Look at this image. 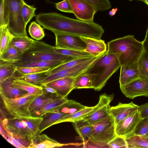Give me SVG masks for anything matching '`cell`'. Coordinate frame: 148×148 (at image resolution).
<instances>
[{"mask_svg": "<svg viewBox=\"0 0 148 148\" xmlns=\"http://www.w3.org/2000/svg\"><path fill=\"white\" fill-rule=\"evenodd\" d=\"M36 21L54 34L61 33L101 39L104 30L101 25L69 18L60 14L41 13L36 16Z\"/></svg>", "mask_w": 148, "mask_h": 148, "instance_id": "6da1fadb", "label": "cell"}, {"mask_svg": "<svg viewBox=\"0 0 148 148\" xmlns=\"http://www.w3.org/2000/svg\"><path fill=\"white\" fill-rule=\"evenodd\" d=\"M144 50L142 41L137 40L134 35H128L108 42L106 53L114 55L121 67L131 66L135 63Z\"/></svg>", "mask_w": 148, "mask_h": 148, "instance_id": "7a4b0ae2", "label": "cell"}, {"mask_svg": "<svg viewBox=\"0 0 148 148\" xmlns=\"http://www.w3.org/2000/svg\"><path fill=\"white\" fill-rule=\"evenodd\" d=\"M106 52L95 60L84 72L90 76L92 88L97 91L101 90L109 78L121 67L116 56Z\"/></svg>", "mask_w": 148, "mask_h": 148, "instance_id": "3957f363", "label": "cell"}, {"mask_svg": "<svg viewBox=\"0 0 148 148\" xmlns=\"http://www.w3.org/2000/svg\"><path fill=\"white\" fill-rule=\"evenodd\" d=\"M56 47L43 41L34 40L30 47L23 54L21 60L14 64L42 61L61 60L68 62L75 58L56 52Z\"/></svg>", "mask_w": 148, "mask_h": 148, "instance_id": "277c9868", "label": "cell"}, {"mask_svg": "<svg viewBox=\"0 0 148 148\" xmlns=\"http://www.w3.org/2000/svg\"><path fill=\"white\" fill-rule=\"evenodd\" d=\"M94 128L88 141L100 147L107 144L117 136L113 117L109 115L104 119L94 124Z\"/></svg>", "mask_w": 148, "mask_h": 148, "instance_id": "5b68a950", "label": "cell"}, {"mask_svg": "<svg viewBox=\"0 0 148 148\" xmlns=\"http://www.w3.org/2000/svg\"><path fill=\"white\" fill-rule=\"evenodd\" d=\"M42 93V90L34 94L28 93L25 96L15 99L1 98L5 108L12 117H29L32 116L29 110L30 106Z\"/></svg>", "mask_w": 148, "mask_h": 148, "instance_id": "8992f818", "label": "cell"}, {"mask_svg": "<svg viewBox=\"0 0 148 148\" xmlns=\"http://www.w3.org/2000/svg\"><path fill=\"white\" fill-rule=\"evenodd\" d=\"M9 14L8 27L14 36H27L26 25L22 14L24 0H5Z\"/></svg>", "mask_w": 148, "mask_h": 148, "instance_id": "52a82bcc", "label": "cell"}, {"mask_svg": "<svg viewBox=\"0 0 148 148\" xmlns=\"http://www.w3.org/2000/svg\"><path fill=\"white\" fill-rule=\"evenodd\" d=\"M113 94L108 95L105 93L100 95L97 104L93 109L79 120L91 124L101 121L110 115L111 108L110 103L114 99Z\"/></svg>", "mask_w": 148, "mask_h": 148, "instance_id": "ba28073f", "label": "cell"}, {"mask_svg": "<svg viewBox=\"0 0 148 148\" xmlns=\"http://www.w3.org/2000/svg\"><path fill=\"white\" fill-rule=\"evenodd\" d=\"M1 122L12 133L31 140L35 136L28 127L25 117L5 118Z\"/></svg>", "mask_w": 148, "mask_h": 148, "instance_id": "9c48e42d", "label": "cell"}, {"mask_svg": "<svg viewBox=\"0 0 148 148\" xmlns=\"http://www.w3.org/2000/svg\"><path fill=\"white\" fill-rule=\"evenodd\" d=\"M101 55L97 57H93L92 59L86 62L72 68L60 70L49 75L42 81L41 86L59 79L68 77L77 76L84 72L92 63Z\"/></svg>", "mask_w": 148, "mask_h": 148, "instance_id": "30bf717a", "label": "cell"}, {"mask_svg": "<svg viewBox=\"0 0 148 148\" xmlns=\"http://www.w3.org/2000/svg\"><path fill=\"white\" fill-rule=\"evenodd\" d=\"M73 13L78 20L86 22L93 21L94 16L97 12L95 8L84 0H68Z\"/></svg>", "mask_w": 148, "mask_h": 148, "instance_id": "8fae6325", "label": "cell"}, {"mask_svg": "<svg viewBox=\"0 0 148 148\" xmlns=\"http://www.w3.org/2000/svg\"><path fill=\"white\" fill-rule=\"evenodd\" d=\"M120 87L123 94L130 99L139 96L148 97V80L147 79L139 78Z\"/></svg>", "mask_w": 148, "mask_h": 148, "instance_id": "7c38bea8", "label": "cell"}, {"mask_svg": "<svg viewBox=\"0 0 148 148\" xmlns=\"http://www.w3.org/2000/svg\"><path fill=\"white\" fill-rule=\"evenodd\" d=\"M54 34L57 48L84 51L86 48V44L80 36L61 33Z\"/></svg>", "mask_w": 148, "mask_h": 148, "instance_id": "4fadbf2b", "label": "cell"}, {"mask_svg": "<svg viewBox=\"0 0 148 148\" xmlns=\"http://www.w3.org/2000/svg\"><path fill=\"white\" fill-rule=\"evenodd\" d=\"M17 71L11 77L0 82V93L1 98L15 99L27 95L28 92L25 90L14 86V80L19 78L21 75Z\"/></svg>", "mask_w": 148, "mask_h": 148, "instance_id": "5bb4252c", "label": "cell"}, {"mask_svg": "<svg viewBox=\"0 0 148 148\" xmlns=\"http://www.w3.org/2000/svg\"><path fill=\"white\" fill-rule=\"evenodd\" d=\"M142 119L138 111L132 113L116 125V135L125 138L133 135L137 125Z\"/></svg>", "mask_w": 148, "mask_h": 148, "instance_id": "9a60e30c", "label": "cell"}, {"mask_svg": "<svg viewBox=\"0 0 148 148\" xmlns=\"http://www.w3.org/2000/svg\"><path fill=\"white\" fill-rule=\"evenodd\" d=\"M138 106L132 101L128 103L119 102L117 105L111 107L110 114L113 117L116 125L130 115L137 111Z\"/></svg>", "mask_w": 148, "mask_h": 148, "instance_id": "2e32d148", "label": "cell"}, {"mask_svg": "<svg viewBox=\"0 0 148 148\" xmlns=\"http://www.w3.org/2000/svg\"><path fill=\"white\" fill-rule=\"evenodd\" d=\"M76 77H68L57 79L45 84L55 89L57 94L63 97H67L74 89Z\"/></svg>", "mask_w": 148, "mask_h": 148, "instance_id": "e0dca14e", "label": "cell"}, {"mask_svg": "<svg viewBox=\"0 0 148 148\" xmlns=\"http://www.w3.org/2000/svg\"><path fill=\"white\" fill-rule=\"evenodd\" d=\"M80 37L86 45L84 51L92 56H99L107 51V45L104 40L90 37Z\"/></svg>", "mask_w": 148, "mask_h": 148, "instance_id": "ac0fdd59", "label": "cell"}, {"mask_svg": "<svg viewBox=\"0 0 148 148\" xmlns=\"http://www.w3.org/2000/svg\"><path fill=\"white\" fill-rule=\"evenodd\" d=\"M120 68V86L141 78L137 61L131 66H121Z\"/></svg>", "mask_w": 148, "mask_h": 148, "instance_id": "d6986e66", "label": "cell"}, {"mask_svg": "<svg viewBox=\"0 0 148 148\" xmlns=\"http://www.w3.org/2000/svg\"><path fill=\"white\" fill-rule=\"evenodd\" d=\"M67 145L60 143L45 134H37L31 140L28 148H53Z\"/></svg>", "mask_w": 148, "mask_h": 148, "instance_id": "ffe728a7", "label": "cell"}, {"mask_svg": "<svg viewBox=\"0 0 148 148\" xmlns=\"http://www.w3.org/2000/svg\"><path fill=\"white\" fill-rule=\"evenodd\" d=\"M0 134L8 142L16 148H28L29 145L31 140L11 132L1 122Z\"/></svg>", "mask_w": 148, "mask_h": 148, "instance_id": "44dd1931", "label": "cell"}, {"mask_svg": "<svg viewBox=\"0 0 148 148\" xmlns=\"http://www.w3.org/2000/svg\"><path fill=\"white\" fill-rule=\"evenodd\" d=\"M68 114L56 110L43 115L39 127V134L50 126L60 123L61 119Z\"/></svg>", "mask_w": 148, "mask_h": 148, "instance_id": "7402d4cb", "label": "cell"}, {"mask_svg": "<svg viewBox=\"0 0 148 148\" xmlns=\"http://www.w3.org/2000/svg\"><path fill=\"white\" fill-rule=\"evenodd\" d=\"M67 97H62L50 102L31 112L32 116L41 117L46 113L58 109L68 100Z\"/></svg>", "mask_w": 148, "mask_h": 148, "instance_id": "603a6c76", "label": "cell"}, {"mask_svg": "<svg viewBox=\"0 0 148 148\" xmlns=\"http://www.w3.org/2000/svg\"><path fill=\"white\" fill-rule=\"evenodd\" d=\"M43 93L37 97L30 106V112L50 102L60 99L61 96L56 93L48 92L42 89Z\"/></svg>", "mask_w": 148, "mask_h": 148, "instance_id": "cb8c5ba5", "label": "cell"}, {"mask_svg": "<svg viewBox=\"0 0 148 148\" xmlns=\"http://www.w3.org/2000/svg\"><path fill=\"white\" fill-rule=\"evenodd\" d=\"M23 53L15 47L10 45L8 49L0 55V60L15 64L21 60Z\"/></svg>", "mask_w": 148, "mask_h": 148, "instance_id": "d4e9b609", "label": "cell"}, {"mask_svg": "<svg viewBox=\"0 0 148 148\" xmlns=\"http://www.w3.org/2000/svg\"><path fill=\"white\" fill-rule=\"evenodd\" d=\"M34 41L27 36H14L10 45L15 47L23 54L32 45Z\"/></svg>", "mask_w": 148, "mask_h": 148, "instance_id": "484cf974", "label": "cell"}, {"mask_svg": "<svg viewBox=\"0 0 148 148\" xmlns=\"http://www.w3.org/2000/svg\"><path fill=\"white\" fill-rule=\"evenodd\" d=\"M14 36L8 27H0V55L8 49Z\"/></svg>", "mask_w": 148, "mask_h": 148, "instance_id": "4316f807", "label": "cell"}, {"mask_svg": "<svg viewBox=\"0 0 148 148\" xmlns=\"http://www.w3.org/2000/svg\"><path fill=\"white\" fill-rule=\"evenodd\" d=\"M12 84L18 88L25 90L30 94H34L42 90L41 86L34 84L24 80L16 78L14 80Z\"/></svg>", "mask_w": 148, "mask_h": 148, "instance_id": "83f0119b", "label": "cell"}, {"mask_svg": "<svg viewBox=\"0 0 148 148\" xmlns=\"http://www.w3.org/2000/svg\"><path fill=\"white\" fill-rule=\"evenodd\" d=\"M125 139L128 148H148V137L145 136L133 135Z\"/></svg>", "mask_w": 148, "mask_h": 148, "instance_id": "f1b7e54d", "label": "cell"}, {"mask_svg": "<svg viewBox=\"0 0 148 148\" xmlns=\"http://www.w3.org/2000/svg\"><path fill=\"white\" fill-rule=\"evenodd\" d=\"M77 133L82 138L88 139L94 128V125L83 122L80 120L73 123Z\"/></svg>", "mask_w": 148, "mask_h": 148, "instance_id": "f546056e", "label": "cell"}, {"mask_svg": "<svg viewBox=\"0 0 148 148\" xmlns=\"http://www.w3.org/2000/svg\"><path fill=\"white\" fill-rule=\"evenodd\" d=\"M86 107L74 100L68 99L65 103L57 110L69 115L81 110Z\"/></svg>", "mask_w": 148, "mask_h": 148, "instance_id": "4dcf8cb0", "label": "cell"}, {"mask_svg": "<svg viewBox=\"0 0 148 148\" xmlns=\"http://www.w3.org/2000/svg\"><path fill=\"white\" fill-rule=\"evenodd\" d=\"M93 57L74 59L50 69L47 71V73L49 75L60 70L73 67L90 60Z\"/></svg>", "mask_w": 148, "mask_h": 148, "instance_id": "1f68e13d", "label": "cell"}, {"mask_svg": "<svg viewBox=\"0 0 148 148\" xmlns=\"http://www.w3.org/2000/svg\"><path fill=\"white\" fill-rule=\"evenodd\" d=\"M66 62L61 60L42 61L14 64L16 66L23 67H49L51 69Z\"/></svg>", "mask_w": 148, "mask_h": 148, "instance_id": "d6a6232c", "label": "cell"}, {"mask_svg": "<svg viewBox=\"0 0 148 148\" xmlns=\"http://www.w3.org/2000/svg\"><path fill=\"white\" fill-rule=\"evenodd\" d=\"M16 71L14 64L0 60V82L12 76Z\"/></svg>", "mask_w": 148, "mask_h": 148, "instance_id": "836d02e7", "label": "cell"}, {"mask_svg": "<svg viewBox=\"0 0 148 148\" xmlns=\"http://www.w3.org/2000/svg\"><path fill=\"white\" fill-rule=\"evenodd\" d=\"M49 75L46 71L32 74H22L19 78L34 84L41 86L42 81Z\"/></svg>", "mask_w": 148, "mask_h": 148, "instance_id": "e575fe53", "label": "cell"}, {"mask_svg": "<svg viewBox=\"0 0 148 148\" xmlns=\"http://www.w3.org/2000/svg\"><path fill=\"white\" fill-rule=\"evenodd\" d=\"M93 107L87 106L85 108L72 114L66 115L60 120V123L65 122L72 123L82 119L88 113L91 111Z\"/></svg>", "mask_w": 148, "mask_h": 148, "instance_id": "d590c367", "label": "cell"}, {"mask_svg": "<svg viewBox=\"0 0 148 148\" xmlns=\"http://www.w3.org/2000/svg\"><path fill=\"white\" fill-rule=\"evenodd\" d=\"M73 85L74 89L92 88L90 76L84 72L76 77Z\"/></svg>", "mask_w": 148, "mask_h": 148, "instance_id": "8d00e7d4", "label": "cell"}, {"mask_svg": "<svg viewBox=\"0 0 148 148\" xmlns=\"http://www.w3.org/2000/svg\"><path fill=\"white\" fill-rule=\"evenodd\" d=\"M137 63L141 78L148 80V54L144 49Z\"/></svg>", "mask_w": 148, "mask_h": 148, "instance_id": "74e56055", "label": "cell"}, {"mask_svg": "<svg viewBox=\"0 0 148 148\" xmlns=\"http://www.w3.org/2000/svg\"><path fill=\"white\" fill-rule=\"evenodd\" d=\"M54 51L58 53L75 58H86L93 56L84 51L59 49L56 48V47Z\"/></svg>", "mask_w": 148, "mask_h": 148, "instance_id": "f35d334b", "label": "cell"}, {"mask_svg": "<svg viewBox=\"0 0 148 148\" xmlns=\"http://www.w3.org/2000/svg\"><path fill=\"white\" fill-rule=\"evenodd\" d=\"M28 32L31 37L37 40H41L45 36L42 28L34 21L31 23L29 27Z\"/></svg>", "mask_w": 148, "mask_h": 148, "instance_id": "ab89813d", "label": "cell"}, {"mask_svg": "<svg viewBox=\"0 0 148 148\" xmlns=\"http://www.w3.org/2000/svg\"><path fill=\"white\" fill-rule=\"evenodd\" d=\"M36 9L33 6L28 5L25 1L23 2L22 8V14L26 25L33 17L36 16L35 11Z\"/></svg>", "mask_w": 148, "mask_h": 148, "instance_id": "60d3db41", "label": "cell"}, {"mask_svg": "<svg viewBox=\"0 0 148 148\" xmlns=\"http://www.w3.org/2000/svg\"><path fill=\"white\" fill-rule=\"evenodd\" d=\"M9 14L5 0H0V27H8Z\"/></svg>", "mask_w": 148, "mask_h": 148, "instance_id": "b9f144b4", "label": "cell"}, {"mask_svg": "<svg viewBox=\"0 0 148 148\" xmlns=\"http://www.w3.org/2000/svg\"><path fill=\"white\" fill-rule=\"evenodd\" d=\"M93 6L97 11H103L111 8V3L109 0H84Z\"/></svg>", "mask_w": 148, "mask_h": 148, "instance_id": "7bdbcfd3", "label": "cell"}, {"mask_svg": "<svg viewBox=\"0 0 148 148\" xmlns=\"http://www.w3.org/2000/svg\"><path fill=\"white\" fill-rule=\"evenodd\" d=\"M16 70L23 75L32 74L47 71L51 68L49 67H23L16 66Z\"/></svg>", "mask_w": 148, "mask_h": 148, "instance_id": "ee69618b", "label": "cell"}, {"mask_svg": "<svg viewBox=\"0 0 148 148\" xmlns=\"http://www.w3.org/2000/svg\"><path fill=\"white\" fill-rule=\"evenodd\" d=\"M148 132V116L140 121L137 125L134 135L145 136Z\"/></svg>", "mask_w": 148, "mask_h": 148, "instance_id": "f6af8a7d", "label": "cell"}, {"mask_svg": "<svg viewBox=\"0 0 148 148\" xmlns=\"http://www.w3.org/2000/svg\"><path fill=\"white\" fill-rule=\"evenodd\" d=\"M107 145L111 148H128L125 138L117 136L108 143Z\"/></svg>", "mask_w": 148, "mask_h": 148, "instance_id": "bcb514c9", "label": "cell"}, {"mask_svg": "<svg viewBox=\"0 0 148 148\" xmlns=\"http://www.w3.org/2000/svg\"><path fill=\"white\" fill-rule=\"evenodd\" d=\"M56 8L64 12L73 13L70 3L68 0H63L56 3Z\"/></svg>", "mask_w": 148, "mask_h": 148, "instance_id": "7dc6e473", "label": "cell"}, {"mask_svg": "<svg viewBox=\"0 0 148 148\" xmlns=\"http://www.w3.org/2000/svg\"><path fill=\"white\" fill-rule=\"evenodd\" d=\"M137 111L142 119L148 116V102L139 106Z\"/></svg>", "mask_w": 148, "mask_h": 148, "instance_id": "c3c4849f", "label": "cell"}, {"mask_svg": "<svg viewBox=\"0 0 148 148\" xmlns=\"http://www.w3.org/2000/svg\"><path fill=\"white\" fill-rule=\"evenodd\" d=\"M43 89L48 92L57 94L56 91L52 88L49 86L45 84L41 86Z\"/></svg>", "mask_w": 148, "mask_h": 148, "instance_id": "681fc988", "label": "cell"}, {"mask_svg": "<svg viewBox=\"0 0 148 148\" xmlns=\"http://www.w3.org/2000/svg\"><path fill=\"white\" fill-rule=\"evenodd\" d=\"M144 49L148 54V38L145 37L144 39L142 41Z\"/></svg>", "mask_w": 148, "mask_h": 148, "instance_id": "f907efd6", "label": "cell"}, {"mask_svg": "<svg viewBox=\"0 0 148 148\" xmlns=\"http://www.w3.org/2000/svg\"><path fill=\"white\" fill-rule=\"evenodd\" d=\"M118 10V9L116 8L115 9H113L111 11L109 12V14L111 16H112L114 15L116 12Z\"/></svg>", "mask_w": 148, "mask_h": 148, "instance_id": "816d5d0a", "label": "cell"}, {"mask_svg": "<svg viewBox=\"0 0 148 148\" xmlns=\"http://www.w3.org/2000/svg\"><path fill=\"white\" fill-rule=\"evenodd\" d=\"M145 37L148 38V27L146 31Z\"/></svg>", "mask_w": 148, "mask_h": 148, "instance_id": "f5cc1de1", "label": "cell"}, {"mask_svg": "<svg viewBox=\"0 0 148 148\" xmlns=\"http://www.w3.org/2000/svg\"><path fill=\"white\" fill-rule=\"evenodd\" d=\"M129 0L130 1H132L133 0H138V1H143L145 3H146L145 0Z\"/></svg>", "mask_w": 148, "mask_h": 148, "instance_id": "db71d44e", "label": "cell"}, {"mask_svg": "<svg viewBox=\"0 0 148 148\" xmlns=\"http://www.w3.org/2000/svg\"><path fill=\"white\" fill-rule=\"evenodd\" d=\"M145 1L146 2L145 3L148 5V0H145Z\"/></svg>", "mask_w": 148, "mask_h": 148, "instance_id": "11a10c76", "label": "cell"}, {"mask_svg": "<svg viewBox=\"0 0 148 148\" xmlns=\"http://www.w3.org/2000/svg\"><path fill=\"white\" fill-rule=\"evenodd\" d=\"M145 136L148 137V132Z\"/></svg>", "mask_w": 148, "mask_h": 148, "instance_id": "9f6ffc18", "label": "cell"}]
</instances>
